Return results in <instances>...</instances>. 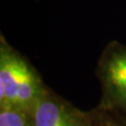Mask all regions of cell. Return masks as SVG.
<instances>
[{
    "instance_id": "cell-5",
    "label": "cell",
    "mask_w": 126,
    "mask_h": 126,
    "mask_svg": "<svg viewBox=\"0 0 126 126\" xmlns=\"http://www.w3.org/2000/svg\"><path fill=\"white\" fill-rule=\"evenodd\" d=\"M92 126H126V119L115 110L98 105L89 110Z\"/></svg>"
},
{
    "instance_id": "cell-2",
    "label": "cell",
    "mask_w": 126,
    "mask_h": 126,
    "mask_svg": "<svg viewBox=\"0 0 126 126\" xmlns=\"http://www.w3.org/2000/svg\"><path fill=\"white\" fill-rule=\"evenodd\" d=\"M96 76L101 85L100 105L126 119V45L110 41L98 60Z\"/></svg>"
},
{
    "instance_id": "cell-4",
    "label": "cell",
    "mask_w": 126,
    "mask_h": 126,
    "mask_svg": "<svg viewBox=\"0 0 126 126\" xmlns=\"http://www.w3.org/2000/svg\"><path fill=\"white\" fill-rule=\"evenodd\" d=\"M0 126H35L33 112L14 107H0Z\"/></svg>"
},
{
    "instance_id": "cell-3",
    "label": "cell",
    "mask_w": 126,
    "mask_h": 126,
    "mask_svg": "<svg viewBox=\"0 0 126 126\" xmlns=\"http://www.w3.org/2000/svg\"><path fill=\"white\" fill-rule=\"evenodd\" d=\"M35 126H92L90 113L47 87L33 109Z\"/></svg>"
},
{
    "instance_id": "cell-1",
    "label": "cell",
    "mask_w": 126,
    "mask_h": 126,
    "mask_svg": "<svg viewBox=\"0 0 126 126\" xmlns=\"http://www.w3.org/2000/svg\"><path fill=\"white\" fill-rule=\"evenodd\" d=\"M47 87L30 59L0 35V107L33 111Z\"/></svg>"
}]
</instances>
